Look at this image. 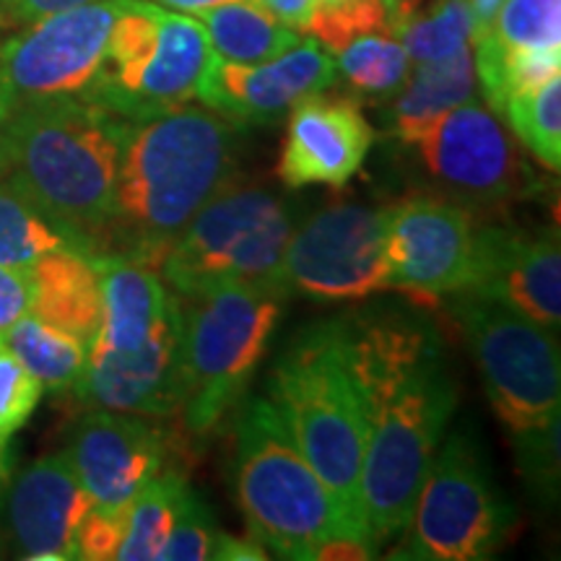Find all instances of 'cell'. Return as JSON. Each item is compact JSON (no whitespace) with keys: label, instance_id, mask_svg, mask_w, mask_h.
<instances>
[{"label":"cell","instance_id":"1","mask_svg":"<svg viewBox=\"0 0 561 561\" xmlns=\"http://www.w3.org/2000/svg\"><path fill=\"white\" fill-rule=\"evenodd\" d=\"M346 351L367 426L362 515L380 549L409 528L413 502L458 405V388L439 335L424 320H346Z\"/></svg>","mask_w":561,"mask_h":561},{"label":"cell","instance_id":"2","mask_svg":"<svg viewBox=\"0 0 561 561\" xmlns=\"http://www.w3.org/2000/svg\"><path fill=\"white\" fill-rule=\"evenodd\" d=\"M240 133L210 110L123 121L115 216L102 252L157 268L195 214L234 185Z\"/></svg>","mask_w":561,"mask_h":561},{"label":"cell","instance_id":"3","mask_svg":"<svg viewBox=\"0 0 561 561\" xmlns=\"http://www.w3.org/2000/svg\"><path fill=\"white\" fill-rule=\"evenodd\" d=\"M123 117L66 96L0 112V182L76 248L102 252L115 216Z\"/></svg>","mask_w":561,"mask_h":561},{"label":"cell","instance_id":"4","mask_svg":"<svg viewBox=\"0 0 561 561\" xmlns=\"http://www.w3.org/2000/svg\"><path fill=\"white\" fill-rule=\"evenodd\" d=\"M231 494L250 538L280 559H371L377 549L294 442L268 398L237 403L231 421Z\"/></svg>","mask_w":561,"mask_h":561},{"label":"cell","instance_id":"5","mask_svg":"<svg viewBox=\"0 0 561 561\" xmlns=\"http://www.w3.org/2000/svg\"><path fill=\"white\" fill-rule=\"evenodd\" d=\"M268 396L343 515L369 538L362 515L367 426L348 364L346 320L318 322L294 335L273 364Z\"/></svg>","mask_w":561,"mask_h":561},{"label":"cell","instance_id":"6","mask_svg":"<svg viewBox=\"0 0 561 561\" xmlns=\"http://www.w3.org/2000/svg\"><path fill=\"white\" fill-rule=\"evenodd\" d=\"M182 301V405L191 437H208L242 401L280 320V297L229 284Z\"/></svg>","mask_w":561,"mask_h":561},{"label":"cell","instance_id":"7","mask_svg":"<svg viewBox=\"0 0 561 561\" xmlns=\"http://www.w3.org/2000/svg\"><path fill=\"white\" fill-rule=\"evenodd\" d=\"M294 231L289 206L263 187H234L206 203L161 257L164 284L180 299L229 284L286 299L280 273Z\"/></svg>","mask_w":561,"mask_h":561},{"label":"cell","instance_id":"8","mask_svg":"<svg viewBox=\"0 0 561 561\" xmlns=\"http://www.w3.org/2000/svg\"><path fill=\"white\" fill-rule=\"evenodd\" d=\"M447 299L504 430L523 442L559 426L561 359L549 328L466 289Z\"/></svg>","mask_w":561,"mask_h":561},{"label":"cell","instance_id":"9","mask_svg":"<svg viewBox=\"0 0 561 561\" xmlns=\"http://www.w3.org/2000/svg\"><path fill=\"white\" fill-rule=\"evenodd\" d=\"M512 512L491 481L486 462L468 434L439 442L409 520V541L396 559L479 561L507 541Z\"/></svg>","mask_w":561,"mask_h":561},{"label":"cell","instance_id":"10","mask_svg":"<svg viewBox=\"0 0 561 561\" xmlns=\"http://www.w3.org/2000/svg\"><path fill=\"white\" fill-rule=\"evenodd\" d=\"M123 0H96L30 21L0 47V112L87 96L107 58Z\"/></svg>","mask_w":561,"mask_h":561},{"label":"cell","instance_id":"11","mask_svg":"<svg viewBox=\"0 0 561 561\" xmlns=\"http://www.w3.org/2000/svg\"><path fill=\"white\" fill-rule=\"evenodd\" d=\"M388 208L333 203L291 231L284 255L286 297L354 301L390 289L385 257Z\"/></svg>","mask_w":561,"mask_h":561},{"label":"cell","instance_id":"12","mask_svg":"<svg viewBox=\"0 0 561 561\" xmlns=\"http://www.w3.org/2000/svg\"><path fill=\"white\" fill-rule=\"evenodd\" d=\"M413 146L430 180L462 208L504 206L525 182L507 130L473 100L445 112Z\"/></svg>","mask_w":561,"mask_h":561},{"label":"cell","instance_id":"13","mask_svg":"<svg viewBox=\"0 0 561 561\" xmlns=\"http://www.w3.org/2000/svg\"><path fill=\"white\" fill-rule=\"evenodd\" d=\"M473 229L471 210L447 198L413 195L388 206L385 257L390 289L421 301H439L466 289Z\"/></svg>","mask_w":561,"mask_h":561},{"label":"cell","instance_id":"14","mask_svg":"<svg viewBox=\"0 0 561 561\" xmlns=\"http://www.w3.org/2000/svg\"><path fill=\"white\" fill-rule=\"evenodd\" d=\"M466 291L507 305L538 325L557 331L561 320L559 231H528L500 224L476 227Z\"/></svg>","mask_w":561,"mask_h":561},{"label":"cell","instance_id":"15","mask_svg":"<svg viewBox=\"0 0 561 561\" xmlns=\"http://www.w3.org/2000/svg\"><path fill=\"white\" fill-rule=\"evenodd\" d=\"M66 455L96 510L128 512L140 489L164 471L167 442L138 413L96 409L73 426Z\"/></svg>","mask_w":561,"mask_h":561},{"label":"cell","instance_id":"16","mask_svg":"<svg viewBox=\"0 0 561 561\" xmlns=\"http://www.w3.org/2000/svg\"><path fill=\"white\" fill-rule=\"evenodd\" d=\"M3 536L16 557L30 561H70L76 536L94 507L76 479L66 453L34 460L0 491Z\"/></svg>","mask_w":561,"mask_h":561},{"label":"cell","instance_id":"17","mask_svg":"<svg viewBox=\"0 0 561 561\" xmlns=\"http://www.w3.org/2000/svg\"><path fill=\"white\" fill-rule=\"evenodd\" d=\"M335 62L314 39H301L268 62H229L214 58L198 89L210 112L234 125H271L289 115L301 96L333 87Z\"/></svg>","mask_w":561,"mask_h":561},{"label":"cell","instance_id":"18","mask_svg":"<svg viewBox=\"0 0 561 561\" xmlns=\"http://www.w3.org/2000/svg\"><path fill=\"white\" fill-rule=\"evenodd\" d=\"M79 396L96 409L174 416L182 405V301L136 351H110L91 343Z\"/></svg>","mask_w":561,"mask_h":561},{"label":"cell","instance_id":"19","mask_svg":"<svg viewBox=\"0 0 561 561\" xmlns=\"http://www.w3.org/2000/svg\"><path fill=\"white\" fill-rule=\"evenodd\" d=\"M214 58L208 34L198 19L161 9L159 37L149 58L128 79L91 89L83 100L100 104L123 121H144L185 107L187 102L198 100V89Z\"/></svg>","mask_w":561,"mask_h":561},{"label":"cell","instance_id":"20","mask_svg":"<svg viewBox=\"0 0 561 561\" xmlns=\"http://www.w3.org/2000/svg\"><path fill=\"white\" fill-rule=\"evenodd\" d=\"M375 130L351 96L310 94L289 110L278 178L289 187H343L364 167Z\"/></svg>","mask_w":561,"mask_h":561},{"label":"cell","instance_id":"21","mask_svg":"<svg viewBox=\"0 0 561 561\" xmlns=\"http://www.w3.org/2000/svg\"><path fill=\"white\" fill-rule=\"evenodd\" d=\"M94 261L102 280V320L91 343L110 351H136L161 325L178 294L153 265L136 257L94 252Z\"/></svg>","mask_w":561,"mask_h":561},{"label":"cell","instance_id":"22","mask_svg":"<svg viewBox=\"0 0 561 561\" xmlns=\"http://www.w3.org/2000/svg\"><path fill=\"white\" fill-rule=\"evenodd\" d=\"M32 314L89 346L102 320V280L94 252L62 248L39 257L26 271Z\"/></svg>","mask_w":561,"mask_h":561},{"label":"cell","instance_id":"23","mask_svg":"<svg viewBox=\"0 0 561 561\" xmlns=\"http://www.w3.org/2000/svg\"><path fill=\"white\" fill-rule=\"evenodd\" d=\"M476 94V66L471 47L447 55V58L416 62V70L398 91L392 110V128L398 140L413 146L430 130L434 121L460 104L471 102Z\"/></svg>","mask_w":561,"mask_h":561},{"label":"cell","instance_id":"24","mask_svg":"<svg viewBox=\"0 0 561 561\" xmlns=\"http://www.w3.org/2000/svg\"><path fill=\"white\" fill-rule=\"evenodd\" d=\"M208 34L216 58L229 62H268L297 47L299 32L271 16L257 0H231L195 16Z\"/></svg>","mask_w":561,"mask_h":561},{"label":"cell","instance_id":"25","mask_svg":"<svg viewBox=\"0 0 561 561\" xmlns=\"http://www.w3.org/2000/svg\"><path fill=\"white\" fill-rule=\"evenodd\" d=\"M3 346L24 364L42 388L53 392L79 390L89 346L76 335L26 312L3 335Z\"/></svg>","mask_w":561,"mask_h":561},{"label":"cell","instance_id":"26","mask_svg":"<svg viewBox=\"0 0 561 561\" xmlns=\"http://www.w3.org/2000/svg\"><path fill=\"white\" fill-rule=\"evenodd\" d=\"M185 476L178 471H161L140 489L125 512V530L117 561H159V553L170 541L178 523L182 502L191 494Z\"/></svg>","mask_w":561,"mask_h":561},{"label":"cell","instance_id":"27","mask_svg":"<svg viewBox=\"0 0 561 561\" xmlns=\"http://www.w3.org/2000/svg\"><path fill=\"white\" fill-rule=\"evenodd\" d=\"M476 55L561 50V0H504Z\"/></svg>","mask_w":561,"mask_h":561},{"label":"cell","instance_id":"28","mask_svg":"<svg viewBox=\"0 0 561 561\" xmlns=\"http://www.w3.org/2000/svg\"><path fill=\"white\" fill-rule=\"evenodd\" d=\"M411 58L405 47L388 32L362 34L339 53L335 70L362 96L388 100L403 89L411 76Z\"/></svg>","mask_w":561,"mask_h":561},{"label":"cell","instance_id":"29","mask_svg":"<svg viewBox=\"0 0 561 561\" xmlns=\"http://www.w3.org/2000/svg\"><path fill=\"white\" fill-rule=\"evenodd\" d=\"M409 53L411 62H430L468 47L473 19L468 0H434L430 11L419 9L390 30Z\"/></svg>","mask_w":561,"mask_h":561},{"label":"cell","instance_id":"30","mask_svg":"<svg viewBox=\"0 0 561 561\" xmlns=\"http://www.w3.org/2000/svg\"><path fill=\"white\" fill-rule=\"evenodd\" d=\"M502 117L546 170H561V73L512 96Z\"/></svg>","mask_w":561,"mask_h":561},{"label":"cell","instance_id":"31","mask_svg":"<svg viewBox=\"0 0 561 561\" xmlns=\"http://www.w3.org/2000/svg\"><path fill=\"white\" fill-rule=\"evenodd\" d=\"M62 248L76 244L0 182V265L26 273L39 257Z\"/></svg>","mask_w":561,"mask_h":561},{"label":"cell","instance_id":"32","mask_svg":"<svg viewBox=\"0 0 561 561\" xmlns=\"http://www.w3.org/2000/svg\"><path fill=\"white\" fill-rule=\"evenodd\" d=\"M307 32L312 34L322 50L341 53L348 42L362 37V34H390V19L382 0H339V3L314 5V16Z\"/></svg>","mask_w":561,"mask_h":561},{"label":"cell","instance_id":"33","mask_svg":"<svg viewBox=\"0 0 561 561\" xmlns=\"http://www.w3.org/2000/svg\"><path fill=\"white\" fill-rule=\"evenodd\" d=\"M42 385L16 356L0 343V447L9 450L13 434L32 419L42 398Z\"/></svg>","mask_w":561,"mask_h":561},{"label":"cell","instance_id":"34","mask_svg":"<svg viewBox=\"0 0 561 561\" xmlns=\"http://www.w3.org/2000/svg\"><path fill=\"white\" fill-rule=\"evenodd\" d=\"M221 528L216 525L210 510L198 496L187 494L182 502L178 523L170 533V541L159 553V561H206L214 559L216 541H219Z\"/></svg>","mask_w":561,"mask_h":561},{"label":"cell","instance_id":"35","mask_svg":"<svg viewBox=\"0 0 561 561\" xmlns=\"http://www.w3.org/2000/svg\"><path fill=\"white\" fill-rule=\"evenodd\" d=\"M125 530V512H104L91 507L76 536V553L87 561H110L121 549Z\"/></svg>","mask_w":561,"mask_h":561},{"label":"cell","instance_id":"36","mask_svg":"<svg viewBox=\"0 0 561 561\" xmlns=\"http://www.w3.org/2000/svg\"><path fill=\"white\" fill-rule=\"evenodd\" d=\"M32 310V286L24 271L0 265V343L9 328Z\"/></svg>","mask_w":561,"mask_h":561},{"label":"cell","instance_id":"37","mask_svg":"<svg viewBox=\"0 0 561 561\" xmlns=\"http://www.w3.org/2000/svg\"><path fill=\"white\" fill-rule=\"evenodd\" d=\"M257 3L294 32H307L314 16V0H257Z\"/></svg>","mask_w":561,"mask_h":561},{"label":"cell","instance_id":"38","mask_svg":"<svg viewBox=\"0 0 561 561\" xmlns=\"http://www.w3.org/2000/svg\"><path fill=\"white\" fill-rule=\"evenodd\" d=\"M96 3V0H11V16L13 21H37L42 16H50V13L76 9V5Z\"/></svg>","mask_w":561,"mask_h":561},{"label":"cell","instance_id":"39","mask_svg":"<svg viewBox=\"0 0 561 561\" xmlns=\"http://www.w3.org/2000/svg\"><path fill=\"white\" fill-rule=\"evenodd\" d=\"M214 559L221 561H257V559H268V553L255 538H234L229 536L227 530H221L219 541H216V551Z\"/></svg>","mask_w":561,"mask_h":561},{"label":"cell","instance_id":"40","mask_svg":"<svg viewBox=\"0 0 561 561\" xmlns=\"http://www.w3.org/2000/svg\"><path fill=\"white\" fill-rule=\"evenodd\" d=\"M504 0H468V9H471V19H473V39L483 37L494 24L496 13H500Z\"/></svg>","mask_w":561,"mask_h":561},{"label":"cell","instance_id":"41","mask_svg":"<svg viewBox=\"0 0 561 561\" xmlns=\"http://www.w3.org/2000/svg\"><path fill=\"white\" fill-rule=\"evenodd\" d=\"M157 3L161 9H170L178 13H193V16H198V13L216 9V5L231 3V0H157Z\"/></svg>","mask_w":561,"mask_h":561},{"label":"cell","instance_id":"42","mask_svg":"<svg viewBox=\"0 0 561 561\" xmlns=\"http://www.w3.org/2000/svg\"><path fill=\"white\" fill-rule=\"evenodd\" d=\"M11 479V468H9V450L0 447V491H3L5 483Z\"/></svg>","mask_w":561,"mask_h":561},{"label":"cell","instance_id":"43","mask_svg":"<svg viewBox=\"0 0 561 561\" xmlns=\"http://www.w3.org/2000/svg\"><path fill=\"white\" fill-rule=\"evenodd\" d=\"M11 0H0V26L5 24V21H11Z\"/></svg>","mask_w":561,"mask_h":561},{"label":"cell","instance_id":"44","mask_svg":"<svg viewBox=\"0 0 561 561\" xmlns=\"http://www.w3.org/2000/svg\"><path fill=\"white\" fill-rule=\"evenodd\" d=\"M5 551H9V543H5V536H3V530H0V559L5 557Z\"/></svg>","mask_w":561,"mask_h":561},{"label":"cell","instance_id":"45","mask_svg":"<svg viewBox=\"0 0 561 561\" xmlns=\"http://www.w3.org/2000/svg\"><path fill=\"white\" fill-rule=\"evenodd\" d=\"M318 3H339V0H314V5Z\"/></svg>","mask_w":561,"mask_h":561}]
</instances>
